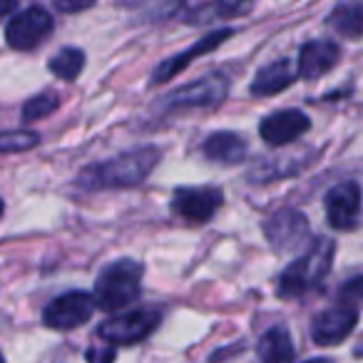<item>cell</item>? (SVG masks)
<instances>
[{"instance_id": "obj_15", "label": "cell", "mask_w": 363, "mask_h": 363, "mask_svg": "<svg viewBox=\"0 0 363 363\" xmlns=\"http://www.w3.org/2000/svg\"><path fill=\"white\" fill-rule=\"evenodd\" d=\"M294 80H296V70L291 67V62L281 57V60H274L272 65L262 67V70L254 75L249 92H252L254 97H272V95H279L281 90H286V87H291Z\"/></svg>"}, {"instance_id": "obj_21", "label": "cell", "mask_w": 363, "mask_h": 363, "mask_svg": "<svg viewBox=\"0 0 363 363\" xmlns=\"http://www.w3.org/2000/svg\"><path fill=\"white\" fill-rule=\"evenodd\" d=\"M60 107V97L55 92H40V95L30 97L23 107V120L26 122H35V120H45L52 112Z\"/></svg>"}, {"instance_id": "obj_28", "label": "cell", "mask_w": 363, "mask_h": 363, "mask_svg": "<svg viewBox=\"0 0 363 363\" xmlns=\"http://www.w3.org/2000/svg\"><path fill=\"white\" fill-rule=\"evenodd\" d=\"M3 212H6V204H3V199H0V217H3Z\"/></svg>"}, {"instance_id": "obj_23", "label": "cell", "mask_w": 363, "mask_h": 363, "mask_svg": "<svg viewBox=\"0 0 363 363\" xmlns=\"http://www.w3.org/2000/svg\"><path fill=\"white\" fill-rule=\"evenodd\" d=\"M85 358H87V363H115L117 351L112 343L102 341V343H95V346L87 348Z\"/></svg>"}, {"instance_id": "obj_22", "label": "cell", "mask_w": 363, "mask_h": 363, "mask_svg": "<svg viewBox=\"0 0 363 363\" xmlns=\"http://www.w3.org/2000/svg\"><path fill=\"white\" fill-rule=\"evenodd\" d=\"M254 0H217V13L222 18H239L252 11Z\"/></svg>"}, {"instance_id": "obj_7", "label": "cell", "mask_w": 363, "mask_h": 363, "mask_svg": "<svg viewBox=\"0 0 363 363\" xmlns=\"http://www.w3.org/2000/svg\"><path fill=\"white\" fill-rule=\"evenodd\" d=\"M264 234H267L269 244L274 252H296L306 244L308 234V219L306 214L296 212V209H281L274 217H269V222L264 224Z\"/></svg>"}, {"instance_id": "obj_18", "label": "cell", "mask_w": 363, "mask_h": 363, "mask_svg": "<svg viewBox=\"0 0 363 363\" xmlns=\"http://www.w3.org/2000/svg\"><path fill=\"white\" fill-rule=\"evenodd\" d=\"M259 358L262 363H291L294 361V343L284 326H274L259 338Z\"/></svg>"}, {"instance_id": "obj_14", "label": "cell", "mask_w": 363, "mask_h": 363, "mask_svg": "<svg viewBox=\"0 0 363 363\" xmlns=\"http://www.w3.org/2000/svg\"><path fill=\"white\" fill-rule=\"evenodd\" d=\"M341 60V48L331 40H311L298 50L296 75L303 80H316L331 72Z\"/></svg>"}, {"instance_id": "obj_17", "label": "cell", "mask_w": 363, "mask_h": 363, "mask_svg": "<svg viewBox=\"0 0 363 363\" xmlns=\"http://www.w3.org/2000/svg\"><path fill=\"white\" fill-rule=\"evenodd\" d=\"M328 28L336 30L341 38L358 40L363 38V0H341L328 13Z\"/></svg>"}, {"instance_id": "obj_6", "label": "cell", "mask_w": 363, "mask_h": 363, "mask_svg": "<svg viewBox=\"0 0 363 363\" xmlns=\"http://www.w3.org/2000/svg\"><path fill=\"white\" fill-rule=\"evenodd\" d=\"M52 16L43 8L33 6L18 13L6 28V40L13 50H35L40 43H45L52 35Z\"/></svg>"}, {"instance_id": "obj_13", "label": "cell", "mask_w": 363, "mask_h": 363, "mask_svg": "<svg viewBox=\"0 0 363 363\" xmlns=\"http://www.w3.org/2000/svg\"><path fill=\"white\" fill-rule=\"evenodd\" d=\"M308 130H311V120L301 110H279L274 115L264 117L262 125H259L262 140L269 142L272 147L291 145L294 140L306 135Z\"/></svg>"}, {"instance_id": "obj_26", "label": "cell", "mask_w": 363, "mask_h": 363, "mask_svg": "<svg viewBox=\"0 0 363 363\" xmlns=\"http://www.w3.org/2000/svg\"><path fill=\"white\" fill-rule=\"evenodd\" d=\"M16 6H18V0H0V18L16 11Z\"/></svg>"}, {"instance_id": "obj_4", "label": "cell", "mask_w": 363, "mask_h": 363, "mask_svg": "<svg viewBox=\"0 0 363 363\" xmlns=\"http://www.w3.org/2000/svg\"><path fill=\"white\" fill-rule=\"evenodd\" d=\"M160 321L162 316L155 308H137V311H127L122 316H112L110 321L97 328V333L102 341L112 343V346H135L147 336H152Z\"/></svg>"}, {"instance_id": "obj_25", "label": "cell", "mask_w": 363, "mask_h": 363, "mask_svg": "<svg viewBox=\"0 0 363 363\" xmlns=\"http://www.w3.org/2000/svg\"><path fill=\"white\" fill-rule=\"evenodd\" d=\"M52 6L60 13H82L95 6V0H52Z\"/></svg>"}, {"instance_id": "obj_1", "label": "cell", "mask_w": 363, "mask_h": 363, "mask_svg": "<svg viewBox=\"0 0 363 363\" xmlns=\"http://www.w3.org/2000/svg\"><path fill=\"white\" fill-rule=\"evenodd\" d=\"M160 162L157 147H140V150L122 152L107 162L82 172L80 184L85 189H127L137 187L155 172Z\"/></svg>"}, {"instance_id": "obj_16", "label": "cell", "mask_w": 363, "mask_h": 363, "mask_svg": "<svg viewBox=\"0 0 363 363\" xmlns=\"http://www.w3.org/2000/svg\"><path fill=\"white\" fill-rule=\"evenodd\" d=\"M204 157L219 164H239L247 157V142L237 132H214L204 142Z\"/></svg>"}, {"instance_id": "obj_19", "label": "cell", "mask_w": 363, "mask_h": 363, "mask_svg": "<svg viewBox=\"0 0 363 363\" xmlns=\"http://www.w3.org/2000/svg\"><path fill=\"white\" fill-rule=\"evenodd\" d=\"M48 67H50L52 75L60 77V80L75 82L77 77H80L82 67H85V52L77 50V48H62L60 52H55V55L50 57Z\"/></svg>"}, {"instance_id": "obj_24", "label": "cell", "mask_w": 363, "mask_h": 363, "mask_svg": "<svg viewBox=\"0 0 363 363\" xmlns=\"http://www.w3.org/2000/svg\"><path fill=\"white\" fill-rule=\"evenodd\" d=\"M341 298L343 301H361L363 298V277H356V279H351V281L343 284Z\"/></svg>"}, {"instance_id": "obj_8", "label": "cell", "mask_w": 363, "mask_h": 363, "mask_svg": "<svg viewBox=\"0 0 363 363\" xmlns=\"http://www.w3.org/2000/svg\"><path fill=\"white\" fill-rule=\"evenodd\" d=\"M224 194L217 187H179L172 194V212L194 224H204L222 207Z\"/></svg>"}, {"instance_id": "obj_11", "label": "cell", "mask_w": 363, "mask_h": 363, "mask_svg": "<svg viewBox=\"0 0 363 363\" xmlns=\"http://www.w3.org/2000/svg\"><path fill=\"white\" fill-rule=\"evenodd\" d=\"M234 35L232 28H222V30H212L209 35H204L202 40H197L192 48H187L184 52H179V55H172L167 57V60H162L160 65L155 67V72H152V85H162V82H169L174 75H179L182 70H187L189 65H192L197 57L207 55V52L217 50L219 45H222L224 40H229V38Z\"/></svg>"}, {"instance_id": "obj_2", "label": "cell", "mask_w": 363, "mask_h": 363, "mask_svg": "<svg viewBox=\"0 0 363 363\" xmlns=\"http://www.w3.org/2000/svg\"><path fill=\"white\" fill-rule=\"evenodd\" d=\"M145 267L135 259H117L107 264L95 281V306L102 311H120L140 298Z\"/></svg>"}, {"instance_id": "obj_29", "label": "cell", "mask_w": 363, "mask_h": 363, "mask_svg": "<svg viewBox=\"0 0 363 363\" xmlns=\"http://www.w3.org/2000/svg\"><path fill=\"white\" fill-rule=\"evenodd\" d=\"M0 363H6V358H3V353H0Z\"/></svg>"}, {"instance_id": "obj_3", "label": "cell", "mask_w": 363, "mask_h": 363, "mask_svg": "<svg viewBox=\"0 0 363 363\" xmlns=\"http://www.w3.org/2000/svg\"><path fill=\"white\" fill-rule=\"evenodd\" d=\"M336 254V244L331 239H318L308 252H303L296 262H291L279 277V296L298 298L316 289L328 277Z\"/></svg>"}, {"instance_id": "obj_5", "label": "cell", "mask_w": 363, "mask_h": 363, "mask_svg": "<svg viewBox=\"0 0 363 363\" xmlns=\"http://www.w3.org/2000/svg\"><path fill=\"white\" fill-rule=\"evenodd\" d=\"M95 298L85 291H67L52 298L43 311V323L52 331H72L80 328L95 313Z\"/></svg>"}, {"instance_id": "obj_12", "label": "cell", "mask_w": 363, "mask_h": 363, "mask_svg": "<svg viewBox=\"0 0 363 363\" xmlns=\"http://www.w3.org/2000/svg\"><path fill=\"white\" fill-rule=\"evenodd\" d=\"M358 321V311L348 303L341 306H333L321 311L316 318L311 321V338L318 346H336L343 338L351 336V331L356 328Z\"/></svg>"}, {"instance_id": "obj_20", "label": "cell", "mask_w": 363, "mask_h": 363, "mask_svg": "<svg viewBox=\"0 0 363 363\" xmlns=\"http://www.w3.org/2000/svg\"><path fill=\"white\" fill-rule=\"evenodd\" d=\"M40 135L33 130H8L0 132V155H16V152H26L38 147Z\"/></svg>"}, {"instance_id": "obj_10", "label": "cell", "mask_w": 363, "mask_h": 363, "mask_svg": "<svg viewBox=\"0 0 363 363\" xmlns=\"http://www.w3.org/2000/svg\"><path fill=\"white\" fill-rule=\"evenodd\" d=\"M326 219L333 229H353L358 224V212H361V187L358 182H341L336 187L328 189L323 199Z\"/></svg>"}, {"instance_id": "obj_27", "label": "cell", "mask_w": 363, "mask_h": 363, "mask_svg": "<svg viewBox=\"0 0 363 363\" xmlns=\"http://www.w3.org/2000/svg\"><path fill=\"white\" fill-rule=\"evenodd\" d=\"M306 363H333L331 358H311V361H306Z\"/></svg>"}, {"instance_id": "obj_9", "label": "cell", "mask_w": 363, "mask_h": 363, "mask_svg": "<svg viewBox=\"0 0 363 363\" xmlns=\"http://www.w3.org/2000/svg\"><path fill=\"white\" fill-rule=\"evenodd\" d=\"M229 95V80L222 72L204 75L202 80H194L192 85L179 87L164 97L167 107H214L224 102Z\"/></svg>"}]
</instances>
